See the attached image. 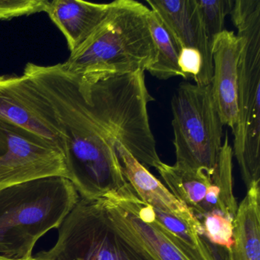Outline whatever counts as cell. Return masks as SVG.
<instances>
[{
    "label": "cell",
    "mask_w": 260,
    "mask_h": 260,
    "mask_svg": "<svg viewBox=\"0 0 260 260\" xmlns=\"http://www.w3.org/2000/svg\"><path fill=\"white\" fill-rule=\"evenodd\" d=\"M149 11L135 0L110 3L101 23L63 63L65 69L81 81L147 71L156 54Z\"/></svg>",
    "instance_id": "7a4b0ae2"
},
{
    "label": "cell",
    "mask_w": 260,
    "mask_h": 260,
    "mask_svg": "<svg viewBox=\"0 0 260 260\" xmlns=\"http://www.w3.org/2000/svg\"><path fill=\"white\" fill-rule=\"evenodd\" d=\"M152 10L159 15L181 48L199 51L203 60L198 86L211 85L212 80V43L207 37L196 0H147Z\"/></svg>",
    "instance_id": "30bf717a"
},
{
    "label": "cell",
    "mask_w": 260,
    "mask_h": 260,
    "mask_svg": "<svg viewBox=\"0 0 260 260\" xmlns=\"http://www.w3.org/2000/svg\"><path fill=\"white\" fill-rule=\"evenodd\" d=\"M34 260H159L105 198L80 199L58 228L57 243Z\"/></svg>",
    "instance_id": "277c9868"
},
{
    "label": "cell",
    "mask_w": 260,
    "mask_h": 260,
    "mask_svg": "<svg viewBox=\"0 0 260 260\" xmlns=\"http://www.w3.org/2000/svg\"><path fill=\"white\" fill-rule=\"evenodd\" d=\"M0 120L21 127L66 155V135L52 106L28 77L0 76Z\"/></svg>",
    "instance_id": "9c48e42d"
},
{
    "label": "cell",
    "mask_w": 260,
    "mask_h": 260,
    "mask_svg": "<svg viewBox=\"0 0 260 260\" xmlns=\"http://www.w3.org/2000/svg\"><path fill=\"white\" fill-rule=\"evenodd\" d=\"M203 66L202 55L197 50L182 48L179 57V67L185 80L197 81Z\"/></svg>",
    "instance_id": "ffe728a7"
},
{
    "label": "cell",
    "mask_w": 260,
    "mask_h": 260,
    "mask_svg": "<svg viewBox=\"0 0 260 260\" xmlns=\"http://www.w3.org/2000/svg\"><path fill=\"white\" fill-rule=\"evenodd\" d=\"M171 106L176 165L210 174L221 149L223 126L211 85L181 83Z\"/></svg>",
    "instance_id": "8992f818"
},
{
    "label": "cell",
    "mask_w": 260,
    "mask_h": 260,
    "mask_svg": "<svg viewBox=\"0 0 260 260\" xmlns=\"http://www.w3.org/2000/svg\"><path fill=\"white\" fill-rule=\"evenodd\" d=\"M23 74L52 106L64 131L68 177L81 199H102L129 185L117 151L105 147L95 133V118L77 76L63 63L41 66L28 63Z\"/></svg>",
    "instance_id": "6da1fadb"
},
{
    "label": "cell",
    "mask_w": 260,
    "mask_h": 260,
    "mask_svg": "<svg viewBox=\"0 0 260 260\" xmlns=\"http://www.w3.org/2000/svg\"><path fill=\"white\" fill-rule=\"evenodd\" d=\"M243 45L241 36L226 30L212 43L211 92L222 123L232 132L238 115V64Z\"/></svg>",
    "instance_id": "8fae6325"
},
{
    "label": "cell",
    "mask_w": 260,
    "mask_h": 260,
    "mask_svg": "<svg viewBox=\"0 0 260 260\" xmlns=\"http://www.w3.org/2000/svg\"><path fill=\"white\" fill-rule=\"evenodd\" d=\"M115 149L126 180L142 202L183 220L201 232V223L186 205L178 200L160 181L140 164L122 144L117 143Z\"/></svg>",
    "instance_id": "4fadbf2b"
},
{
    "label": "cell",
    "mask_w": 260,
    "mask_h": 260,
    "mask_svg": "<svg viewBox=\"0 0 260 260\" xmlns=\"http://www.w3.org/2000/svg\"><path fill=\"white\" fill-rule=\"evenodd\" d=\"M202 25L207 37L214 39L224 31L225 18L231 14L234 7L232 0H196Z\"/></svg>",
    "instance_id": "e0dca14e"
},
{
    "label": "cell",
    "mask_w": 260,
    "mask_h": 260,
    "mask_svg": "<svg viewBox=\"0 0 260 260\" xmlns=\"http://www.w3.org/2000/svg\"><path fill=\"white\" fill-rule=\"evenodd\" d=\"M202 226V234L207 240L228 252L233 245V220L220 213H211L199 220Z\"/></svg>",
    "instance_id": "ac0fdd59"
},
{
    "label": "cell",
    "mask_w": 260,
    "mask_h": 260,
    "mask_svg": "<svg viewBox=\"0 0 260 260\" xmlns=\"http://www.w3.org/2000/svg\"><path fill=\"white\" fill-rule=\"evenodd\" d=\"M109 4L82 0L49 1L45 13L60 30L71 53L80 46L106 17Z\"/></svg>",
    "instance_id": "5bb4252c"
},
{
    "label": "cell",
    "mask_w": 260,
    "mask_h": 260,
    "mask_svg": "<svg viewBox=\"0 0 260 260\" xmlns=\"http://www.w3.org/2000/svg\"><path fill=\"white\" fill-rule=\"evenodd\" d=\"M147 22L156 54L154 63L147 71L159 80L175 77L185 79L179 67L180 45L156 12L150 10Z\"/></svg>",
    "instance_id": "2e32d148"
},
{
    "label": "cell",
    "mask_w": 260,
    "mask_h": 260,
    "mask_svg": "<svg viewBox=\"0 0 260 260\" xmlns=\"http://www.w3.org/2000/svg\"><path fill=\"white\" fill-rule=\"evenodd\" d=\"M109 206L159 260H188L158 226L153 207L135 194L132 185L105 196Z\"/></svg>",
    "instance_id": "7c38bea8"
},
{
    "label": "cell",
    "mask_w": 260,
    "mask_h": 260,
    "mask_svg": "<svg viewBox=\"0 0 260 260\" xmlns=\"http://www.w3.org/2000/svg\"><path fill=\"white\" fill-rule=\"evenodd\" d=\"M0 260H34V258H28V259H12V258H6V257L0 256Z\"/></svg>",
    "instance_id": "44dd1931"
},
{
    "label": "cell",
    "mask_w": 260,
    "mask_h": 260,
    "mask_svg": "<svg viewBox=\"0 0 260 260\" xmlns=\"http://www.w3.org/2000/svg\"><path fill=\"white\" fill-rule=\"evenodd\" d=\"M231 19L243 39L233 155L246 188L260 181V1L237 0Z\"/></svg>",
    "instance_id": "5b68a950"
},
{
    "label": "cell",
    "mask_w": 260,
    "mask_h": 260,
    "mask_svg": "<svg viewBox=\"0 0 260 260\" xmlns=\"http://www.w3.org/2000/svg\"><path fill=\"white\" fill-rule=\"evenodd\" d=\"M233 147L226 133L215 167L210 174L162 162L156 170L170 192L186 205L198 220L217 212L234 220L238 205L233 188Z\"/></svg>",
    "instance_id": "52a82bcc"
},
{
    "label": "cell",
    "mask_w": 260,
    "mask_h": 260,
    "mask_svg": "<svg viewBox=\"0 0 260 260\" xmlns=\"http://www.w3.org/2000/svg\"><path fill=\"white\" fill-rule=\"evenodd\" d=\"M80 200L66 178L48 177L0 189V256L33 258L38 240L58 229Z\"/></svg>",
    "instance_id": "3957f363"
},
{
    "label": "cell",
    "mask_w": 260,
    "mask_h": 260,
    "mask_svg": "<svg viewBox=\"0 0 260 260\" xmlns=\"http://www.w3.org/2000/svg\"><path fill=\"white\" fill-rule=\"evenodd\" d=\"M48 177H68L63 153L39 137L0 120V189Z\"/></svg>",
    "instance_id": "ba28073f"
},
{
    "label": "cell",
    "mask_w": 260,
    "mask_h": 260,
    "mask_svg": "<svg viewBox=\"0 0 260 260\" xmlns=\"http://www.w3.org/2000/svg\"><path fill=\"white\" fill-rule=\"evenodd\" d=\"M48 4V0H0V20L45 12Z\"/></svg>",
    "instance_id": "d6986e66"
},
{
    "label": "cell",
    "mask_w": 260,
    "mask_h": 260,
    "mask_svg": "<svg viewBox=\"0 0 260 260\" xmlns=\"http://www.w3.org/2000/svg\"><path fill=\"white\" fill-rule=\"evenodd\" d=\"M228 260H260L259 182L253 184L238 205L233 220V245Z\"/></svg>",
    "instance_id": "9a60e30c"
}]
</instances>
